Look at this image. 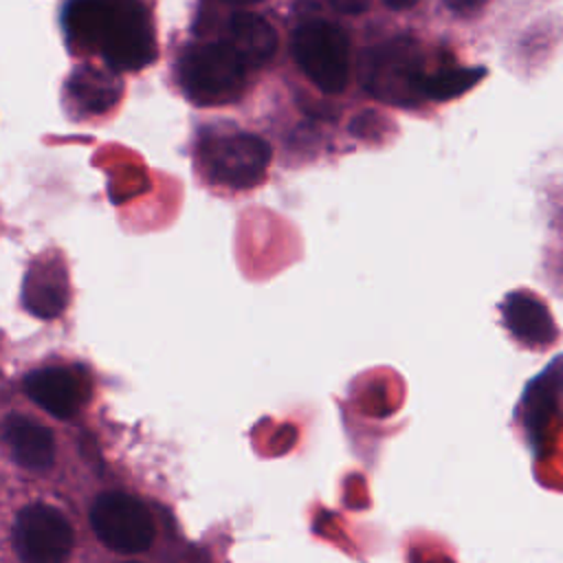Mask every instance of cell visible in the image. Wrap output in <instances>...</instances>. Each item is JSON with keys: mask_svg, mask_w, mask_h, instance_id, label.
<instances>
[{"mask_svg": "<svg viewBox=\"0 0 563 563\" xmlns=\"http://www.w3.org/2000/svg\"><path fill=\"white\" fill-rule=\"evenodd\" d=\"M64 26L75 46L101 53L114 70H139L156 55L141 0H70Z\"/></svg>", "mask_w": 563, "mask_h": 563, "instance_id": "6da1fadb", "label": "cell"}, {"mask_svg": "<svg viewBox=\"0 0 563 563\" xmlns=\"http://www.w3.org/2000/svg\"><path fill=\"white\" fill-rule=\"evenodd\" d=\"M424 75L418 44L407 37L389 40L365 51L361 62L365 90L387 103L411 106L422 97Z\"/></svg>", "mask_w": 563, "mask_h": 563, "instance_id": "7a4b0ae2", "label": "cell"}, {"mask_svg": "<svg viewBox=\"0 0 563 563\" xmlns=\"http://www.w3.org/2000/svg\"><path fill=\"white\" fill-rule=\"evenodd\" d=\"M292 57L306 77L325 95H339L350 77V42L325 20H310L292 33Z\"/></svg>", "mask_w": 563, "mask_h": 563, "instance_id": "3957f363", "label": "cell"}, {"mask_svg": "<svg viewBox=\"0 0 563 563\" xmlns=\"http://www.w3.org/2000/svg\"><path fill=\"white\" fill-rule=\"evenodd\" d=\"M178 73L187 97L202 106L238 99L246 81V68L224 42L191 46L183 55Z\"/></svg>", "mask_w": 563, "mask_h": 563, "instance_id": "277c9868", "label": "cell"}, {"mask_svg": "<svg viewBox=\"0 0 563 563\" xmlns=\"http://www.w3.org/2000/svg\"><path fill=\"white\" fill-rule=\"evenodd\" d=\"M207 174L227 187L249 189L262 183L271 165V145L249 132L213 134L200 145Z\"/></svg>", "mask_w": 563, "mask_h": 563, "instance_id": "5b68a950", "label": "cell"}, {"mask_svg": "<svg viewBox=\"0 0 563 563\" xmlns=\"http://www.w3.org/2000/svg\"><path fill=\"white\" fill-rule=\"evenodd\" d=\"M90 523L99 541L117 552H143L154 541L147 508L125 493H103L95 499Z\"/></svg>", "mask_w": 563, "mask_h": 563, "instance_id": "8992f818", "label": "cell"}, {"mask_svg": "<svg viewBox=\"0 0 563 563\" xmlns=\"http://www.w3.org/2000/svg\"><path fill=\"white\" fill-rule=\"evenodd\" d=\"M13 543L24 563H64L73 550V528L57 508L31 504L15 519Z\"/></svg>", "mask_w": 563, "mask_h": 563, "instance_id": "52a82bcc", "label": "cell"}, {"mask_svg": "<svg viewBox=\"0 0 563 563\" xmlns=\"http://www.w3.org/2000/svg\"><path fill=\"white\" fill-rule=\"evenodd\" d=\"M26 396L55 418H75L88 398L86 378L68 367H44L24 378Z\"/></svg>", "mask_w": 563, "mask_h": 563, "instance_id": "ba28073f", "label": "cell"}, {"mask_svg": "<svg viewBox=\"0 0 563 563\" xmlns=\"http://www.w3.org/2000/svg\"><path fill=\"white\" fill-rule=\"evenodd\" d=\"M501 317L510 334L530 347H545L556 339L554 321L541 299L526 290H515L501 301Z\"/></svg>", "mask_w": 563, "mask_h": 563, "instance_id": "9c48e42d", "label": "cell"}, {"mask_svg": "<svg viewBox=\"0 0 563 563\" xmlns=\"http://www.w3.org/2000/svg\"><path fill=\"white\" fill-rule=\"evenodd\" d=\"M224 44L249 70L264 66L275 55L277 33L266 18L251 11H238L229 20Z\"/></svg>", "mask_w": 563, "mask_h": 563, "instance_id": "30bf717a", "label": "cell"}, {"mask_svg": "<svg viewBox=\"0 0 563 563\" xmlns=\"http://www.w3.org/2000/svg\"><path fill=\"white\" fill-rule=\"evenodd\" d=\"M4 442L18 464L31 471L48 468L55 460L53 433L26 416H9L2 424Z\"/></svg>", "mask_w": 563, "mask_h": 563, "instance_id": "8fae6325", "label": "cell"}, {"mask_svg": "<svg viewBox=\"0 0 563 563\" xmlns=\"http://www.w3.org/2000/svg\"><path fill=\"white\" fill-rule=\"evenodd\" d=\"M22 301L26 310L40 319L57 317L68 301V286H66L64 271L53 262L33 266L24 279Z\"/></svg>", "mask_w": 563, "mask_h": 563, "instance_id": "7c38bea8", "label": "cell"}, {"mask_svg": "<svg viewBox=\"0 0 563 563\" xmlns=\"http://www.w3.org/2000/svg\"><path fill=\"white\" fill-rule=\"evenodd\" d=\"M68 92L79 110L99 114L117 103L121 95V81L112 73L86 64L70 75Z\"/></svg>", "mask_w": 563, "mask_h": 563, "instance_id": "4fadbf2b", "label": "cell"}, {"mask_svg": "<svg viewBox=\"0 0 563 563\" xmlns=\"http://www.w3.org/2000/svg\"><path fill=\"white\" fill-rule=\"evenodd\" d=\"M563 391V356L552 363L539 378L532 380L523 396L526 427L532 433H541L559 405V394Z\"/></svg>", "mask_w": 563, "mask_h": 563, "instance_id": "5bb4252c", "label": "cell"}, {"mask_svg": "<svg viewBox=\"0 0 563 563\" xmlns=\"http://www.w3.org/2000/svg\"><path fill=\"white\" fill-rule=\"evenodd\" d=\"M484 75V68H442L422 79V97L429 99H453L473 88Z\"/></svg>", "mask_w": 563, "mask_h": 563, "instance_id": "9a60e30c", "label": "cell"}, {"mask_svg": "<svg viewBox=\"0 0 563 563\" xmlns=\"http://www.w3.org/2000/svg\"><path fill=\"white\" fill-rule=\"evenodd\" d=\"M336 11H343V13H361L369 7L372 0H328Z\"/></svg>", "mask_w": 563, "mask_h": 563, "instance_id": "2e32d148", "label": "cell"}, {"mask_svg": "<svg viewBox=\"0 0 563 563\" xmlns=\"http://www.w3.org/2000/svg\"><path fill=\"white\" fill-rule=\"evenodd\" d=\"M486 0H444V4L455 13H475Z\"/></svg>", "mask_w": 563, "mask_h": 563, "instance_id": "e0dca14e", "label": "cell"}, {"mask_svg": "<svg viewBox=\"0 0 563 563\" xmlns=\"http://www.w3.org/2000/svg\"><path fill=\"white\" fill-rule=\"evenodd\" d=\"M387 7H391V9H409V7H413L418 0H383Z\"/></svg>", "mask_w": 563, "mask_h": 563, "instance_id": "ac0fdd59", "label": "cell"}, {"mask_svg": "<svg viewBox=\"0 0 563 563\" xmlns=\"http://www.w3.org/2000/svg\"><path fill=\"white\" fill-rule=\"evenodd\" d=\"M229 2H235V4H251V2H257V0H229Z\"/></svg>", "mask_w": 563, "mask_h": 563, "instance_id": "d6986e66", "label": "cell"}]
</instances>
